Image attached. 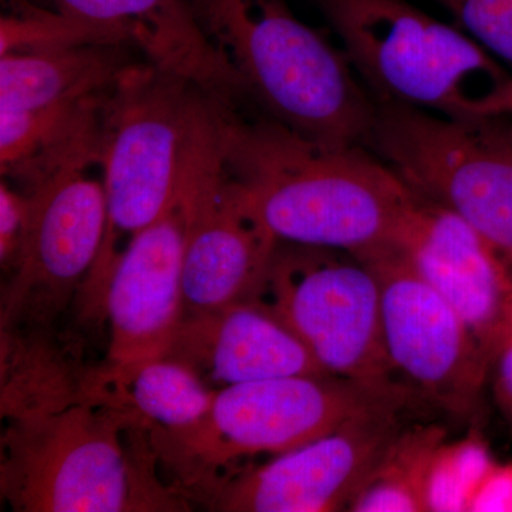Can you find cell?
<instances>
[{
	"label": "cell",
	"instance_id": "obj_1",
	"mask_svg": "<svg viewBox=\"0 0 512 512\" xmlns=\"http://www.w3.org/2000/svg\"><path fill=\"white\" fill-rule=\"evenodd\" d=\"M228 173L281 242L365 259L399 247L419 197L370 148L303 137L217 106Z\"/></svg>",
	"mask_w": 512,
	"mask_h": 512
},
{
	"label": "cell",
	"instance_id": "obj_2",
	"mask_svg": "<svg viewBox=\"0 0 512 512\" xmlns=\"http://www.w3.org/2000/svg\"><path fill=\"white\" fill-rule=\"evenodd\" d=\"M150 427L111 400L6 420L0 494L15 512L184 511L158 480Z\"/></svg>",
	"mask_w": 512,
	"mask_h": 512
},
{
	"label": "cell",
	"instance_id": "obj_3",
	"mask_svg": "<svg viewBox=\"0 0 512 512\" xmlns=\"http://www.w3.org/2000/svg\"><path fill=\"white\" fill-rule=\"evenodd\" d=\"M244 96L312 140L366 146L376 103L345 50L301 22L286 0H190Z\"/></svg>",
	"mask_w": 512,
	"mask_h": 512
},
{
	"label": "cell",
	"instance_id": "obj_4",
	"mask_svg": "<svg viewBox=\"0 0 512 512\" xmlns=\"http://www.w3.org/2000/svg\"><path fill=\"white\" fill-rule=\"evenodd\" d=\"M212 99L154 64H128L103 104L107 227L103 245L74 308L103 320L104 292L128 242L173 204L195 134Z\"/></svg>",
	"mask_w": 512,
	"mask_h": 512
},
{
	"label": "cell",
	"instance_id": "obj_5",
	"mask_svg": "<svg viewBox=\"0 0 512 512\" xmlns=\"http://www.w3.org/2000/svg\"><path fill=\"white\" fill-rule=\"evenodd\" d=\"M373 100L460 120L512 119V73L407 0H318Z\"/></svg>",
	"mask_w": 512,
	"mask_h": 512
},
{
	"label": "cell",
	"instance_id": "obj_6",
	"mask_svg": "<svg viewBox=\"0 0 512 512\" xmlns=\"http://www.w3.org/2000/svg\"><path fill=\"white\" fill-rule=\"evenodd\" d=\"M412 394L387 392L333 375L276 377L234 384L215 394L208 413L183 430L151 429V443L188 498L239 470L242 461L281 456Z\"/></svg>",
	"mask_w": 512,
	"mask_h": 512
},
{
	"label": "cell",
	"instance_id": "obj_7",
	"mask_svg": "<svg viewBox=\"0 0 512 512\" xmlns=\"http://www.w3.org/2000/svg\"><path fill=\"white\" fill-rule=\"evenodd\" d=\"M376 103L367 148L417 197L467 222L512 272V137L507 120H460Z\"/></svg>",
	"mask_w": 512,
	"mask_h": 512
},
{
	"label": "cell",
	"instance_id": "obj_8",
	"mask_svg": "<svg viewBox=\"0 0 512 512\" xmlns=\"http://www.w3.org/2000/svg\"><path fill=\"white\" fill-rule=\"evenodd\" d=\"M255 301L292 329L329 375L410 393L394 379L384 350L379 279L357 256L279 241Z\"/></svg>",
	"mask_w": 512,
	"mask_h": 512
},
{
	"label": "cell",
	"instance_id": "obj_9",
	"mask_svg": "<svg viewBox=\"0 0 512 512\" xmlns=\"http://www.w3.org/2000/svg\"><path fill=\"white\" fill-rule=\"evenodd\" d=\"M25 194L28 229L3 286L0 329H53L73 308L103 245V147L70 158Z\"/></svg>",
	"mask_w": 512,
	"mask_h": 512
},
{
	"label": "cell",
	"instance_id": "obj_10",
	"mask_svg": "<svg viewBox=\"0 0 512 512\" xmlns=\"http://www.w3.org/2000/svg\"><path fill=\"white\" fill-rule=\"evenodd\" d=\"M177 195L185 222L184 316L255 301L279 241L225 167L215 101L195 134Z\"/></svg>",
	"mask_w": 512,
	"mask_h": 512
},
{
	"label": "cell",
	"instance_id": "obj_11",
	"mask_svg": "<svg viewBox=\"0 0 512 512\" xmlns=\"http://www.w3.org/2000/svg\"><path fill=\"white\" fill-rule=\"evenodd\" d=\"M362 261L379 279L384 350L394 379L448 413L474 412L491 373L476 335L399 247Z\"/></svg>",
	"mask_w": 512,
	"mask_h": 512
},
{
	"label": "cell",
	"instance_id": "obj_12",
	"mask_svg": "<svg viewBox=\"0 0 512 512\" xmlns=\"http://www.w3.org/2000/svg\"><path fill=\"white\" fill-rule=\"evenodd\" d=\"M406 404H386L268 463L239 468L188 500L222 512L349 510L402 430Z\"/></svg>",
	"mask_w": 512,
	"mask_h": 512
},
{
	"label": "cell",
	"instance_id": "obj_13",
	"mask_svg": "<svg viewBox=\"0 0 512 512\" xmlns=\"http://www.w3.org/2000/svg\"><path fill=\"white\" fill-rule=\"evenodd\" d=\"M184 232L175 194L168 210L134 235L114 262L104 292L110 343L107 362L97 370L101 382L167 355L184 318Z\"/></svg>",
	"mask_w": 512,
	"mask_h": 512
},
{
	"label": "cell",
	"instance_id": "obj_14",
	"mask_svg": "<svg viewBox=\"0 0 512 512\" xmlns=\"http://www.w3.org/2000/svg\"><path fill=\"white\" fill-rule=\"evenodd\" d=\"M399 249L463 318L493 363L512 313L507 262L454 212L420 197Z\"/></svg>",
	"mask_w": 512,
	"mask_h": 512
},
{
	"label": "cell",
	"instance_id": "obj_15",
	"mask_svg": "<svg viewBox=\"0 0 512 512\" xmlns=\"http://www.w3.org/2000/svg\"><path fill=\"white\" fill-rule=\"evenodd\" d=\"M96 29L114 45L137 46L148 63L188 83L205 96L235 106L242 94L190 0H29Z\"/></svg>",
	"mask_w": 512,
	"mask_h": 512
},
{
	"label": "cell",
	"instance_id": "obj_16",
	"mask_svg": "<svg viewBox=\"0 0 512 512\" xmlns=\"http://www.w3.org/2000/svg\"><path fill=\"white\" fill-rule=\"evenodd\" d=\"M211 389L276 377L329 375L268 306L242 302L184 316L167 355Z\"/></svg>",
	"mask_w": 512,
	"mask_h": 512
},
{
	"label": "cell",
	"instance_id": "obj_17",
	"mask_svg": "<svg viewBox=\"0 0 512 512\" xmlns=\"http://www.w3.org/2000/svg\"><path fill=\"white\" fill-rule=\"evenodd\" d=\"M121 45L16 50L0 55V110L37 111L109 92L128 66Z\"/></svg>",
	"mask_w": 512,
	"mask_h": 512
},
{
	"label": "cell",
	"instance_id": "obj_18",
	"mask_svg": "<svg viewBox=\"0 0 512 512\" xmlns=\"http://www.w3.org/2000/svg\"><path fill=\"white\" fill-rule=\"evenodd\" d=\"M94 373L53 329H0L2 419L55 412L94 399Z\"/></svg>",
	"mask_w": 512,
	"mask_h": 512
},
{
	"label": "cell",
	"instance_id": "obj_19",
	"mask_svg": "<svg viewBox=\"0 0 512 512\" xmlns=\"http://www.w3.org/2000/svg\"><path fill=\"white\" fill-rule=\"evenodd\" d=\"M101 384L111 400L136 413L150 429L165 431L194 426L208 413L217 394L170 357L141 363Z\"/></svg>",
	"mask_w": 512,
	"mask_h": 512
},
{
	"label": "cell",
	"instance_id": "obj_20",
	"mask_svg": "<svg viewBox=\"0 0 512 512\" xmlns=\"http://www.w3.org/2000/svg\"><path fill=\"white\" fill-rule=\"evenodd\" d=\"M446 441L440 426L402 429L372 476L356 495L350 511L420 512L433 510V478Z\"/></svg>",
	"mask_w": 512,
	"mask_h": 512
},
{
	"label": "cell",
	"instance_id": "obj_21",
	"mask_svg": "<svg viewBox=\"0 0 512 512\" xmlns=\"http://www.w3.org/2000/svg\"><path fill=\"white\" fill-rule=\"evenodd\" d=\"M512 73V0H434Z\"/></svg>",
	"mask_w": 512,
	"mask_h": 512
},
{
	"label": "cell",
	"instance_id": "obj_22",
	"mask_svg": "<svg viewBox=\"0 0 512 512\" xmlns=\"http://www.w3.org/2000/svg\"><path fill=\"white\" fill-rule=\"evenodd\" d=\"M28 220V195L3 178L0 184V265L6 274L18 261Z\"/></svg>",
	"mask_w": 512,
	"mask_h": 512
},
{
	"label": "cell",
	"instance_id": "obj_23",
	"mask_svg": "<svg viewBox=\"0 0 512 512\" xmlns=\"http://www.w3.org/2000/svg\"><path fill=\"white\" fill-rule=\"evenodd\" d=\"M491 375L495 400L512 423V313L495 349Z\"/></svg>",
	"mask_w": 512,
	"mask_h": 512
},
{
	"label": "cell",
	"instance_id": "obj_24",
	"mask_svg": "<svg viewBox=\"0 0 512 512\" xmlns=\"http://www.w3.org/2000/svg\"><path fill=\"white\" fill-rule=\"evenodd\" d=\"M507 126H508V130H510V134L512 137V119L507 120Z\"/></svg>",
	"mask_w": 512,
	"mask_h": 512
}]
</instances>
